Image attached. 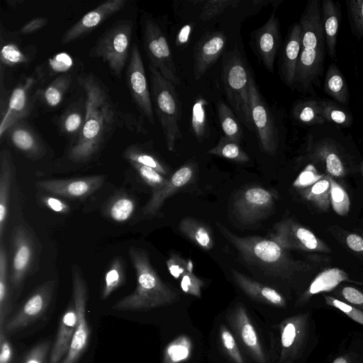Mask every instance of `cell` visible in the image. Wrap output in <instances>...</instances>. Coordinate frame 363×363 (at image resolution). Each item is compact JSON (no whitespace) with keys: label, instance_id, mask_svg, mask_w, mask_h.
I'll list each match as a JSON object with an SVG mask.
<instances>
[{"label":"cell","instance_id":"cell-61","mask_svg":"<svg viewBox=\"0 0 363 363\" xmlns=\"http://www.w3.org/2000/svg\"><path fill=\"white\" fill-rule=\"evenodd\" d=\"M4 328L0 329V363H9L12 359V347L6 338Z\"/></svg>","mask_w":363,"mask_h":363},{"label":"cell","instance_id":"cell-35","mask_svg":"<svg viewBox=\"0 0 363 363\" xmlns=\"http://www.w3.org/2000/svg\"><path fill=\"white\" fill-rule=\"evenodd\" d=\"M321 116L325 122L333 123L341 128L351 127L354 118L348 108L328 99H318Z\"/></svg>","mask_w":363,"mask_h":363},{"label":"cell","instance_id":"cell-51","mask_svg":"<svg viewBox=\"0 0 363 363\" xmlns=\"http://www.w3.org/2000/svg\"><path fill=\"white\" fill-rule=\"evenodd\" d=\"M331 184L327 179H322L315 182L310 189L303 192V196L309 201L318 202L323 208H327Z\"/></svg>","mask_w":363,"mask_h":363},{"label":"cell","instance_id":"cell-29","mask_svg":"<svg viewBox=\"0 0 363 363\" xmlns=\"http://www.w3.org/2000/svg\"><path fill=\"white\" fill-rule=\"evenodd\" d=\"M231 273L237 285L252 298L279 307L286 306L284 298L275 289L257 282L235 269H232Z\"/></svg>","mask_w":363,"mask_h":363},{"label":"cell","instance_id":"cell-30","mask_svg":"<svg viewBox=\"0 0 363 363\" xmlns=\"http://www.w3.org/2000/svg\"><path fill=\"white\" fill-rule=\"evenodd\" d=\"M323 90L332 100L342 105L348 104V86L342 73L335 63H331L326 70Z\"/></svg>","mask_w":363,"mask_h":363},{"label":"cell","instance_id":"cell-11","mask_svg":"<svg viewBox=\"0 0 363 363\" xmlns=\"http://www.w3.org/2000/svg\"><path fill=\"white\" fill-rule=\"evenodd\" d=\"M72 283L73 303L76 309L77 320L69 350L60 363H77L87 347L90 328L86 316L88 290L81 269L73 264L72 267Z\"/></svg>","mask_w":363,"mask_h":363},{"label":"cell","instance_id":"cell-38","mask_svg":"<svg viewBox=\"0 0 363 363\" xmlns=\"http://www.w3.org/2000/svg\"><path fill=\"white\" fill-rule=\"evenodd\" d=\"M72 74L66 73L57 76L45 88L40 91L44 102L50 107L59 106L72 83Z\"/></svg>","mask_w":363,"mask_h":363},{"label":"cell","instance_id":"cell-32","mask_svg":"<svg viewBox=\"0 0 363 363\" xmlns=\"http://www.w3.org/2000/svg\"><path fill=\"white\" fill-rule=\"evenodd\" d=\"M136 202L133 197L125 192H120L112 196L104 207V213L109 219L123 223L134 213Z\"/></svg>","mask_w":363,"mask_h":363},{"label":"cell","instance_id":"cell-2","mask_svg":"<svg viewBox=\"0 0 363 363\" xmlns=\"http://www.w3.org/2000/svg\"><path fill=\"white\" fill-rule=\"evenodd\" d=\"M298 23L302 29V41L294 86L301 92L312 94L315 87L320 86L327 52L321 1H308Z\"/></svg>","mask_w":363,"mask_h":363},{"label":"cell","instance_id":"cell-54","mask_svg":"<svg viewBox=\"0 0 363 363\" xmlns=\"http://www.w3.org/2000/svg\"><path fill=\"white\" fill-rule=\"evenodd\" d=\"M167 269L175 279H181L186 272H193V264L190 259L185 260L177 254L172 253L166 262Z\"/></svg>","mask_w":363,"mask_h":363},{"label":"cell","instance_id":"cell-24","mask_svg":"<svg viewBox=\"0 0 363 363\" xmlns=\"http://www.w3.org/2000/svg\"><path fill=\"white\" fill-rule=\"evenodd\" d=\"M16 179V168L12 155L6 149L0 153V242H4L6 223L13 184Z\"/></svg>","mask_w":363,"mask_h":363},{"label":"cell","instance_id":"cell-6","mask_svg":"<svg viewBox=\"0 0 363 363\" xmlns=\"http://www.w3.org/2000/svg\"><path fill=\"white\" fill-rule=\"evenodd\" d=\"M318 342L311 313H300L281 325L279 363H305Z\"/></svg>","mask_w":363,"mask_h":363},{"label":"cell","instance_id":"cell-43","mask_svg":"<svg viewBox=\"0 0 363 363\" xmlns=\"http://www.w3.org/2000/svg\"><path fill=\"white\" fill-rule=\"evenodd\" d=\"M208 153L222 157L237 162H247L250 158L243 151L239 143L223 136L218 143L213 148L208 150Z\"/></svg>","mask_w":363,"mask_h":363},{"label":"cell","instance_id":"cell-60","mask_svg":"<svg viewBox=\"0 0 363 363\" xmlns=\"http://www.w3.org/2000/svg\"><path fill=\"white\" fill-rule=\"evenodd\" d=\"M340 295L347 303L363 311V293L362 291L352 286H345L341 289Z\"/></svg>","mask_w":363,"mask_h":363},{"label":"cell","instance_id":"cell-48","mask_svg":"<svg viewBox=\"0 0 363 363\" xmlns=\"http://www.w3.org/2000/svg\"><path fill=\"white\" fill-rule=\"evenodd\" d=\"M45 74L43 76L41 82H44L46 74L55 76L68 73L69 69L73 66V60L71 56L65 52L59 53L50 58L45 64Z\"/></svg>","mask_w":363,"mask_h":363},{"label":"cell","instance_id":"cell-7","mask_svg":"<svg viewBox=\"0 0 363 363\" xmlns=\"http://www.w3.org/2000/svg\"><path fill=\"white\" fill-rule=\"evenodd\" d=\"M250 74L237 51L226 54L222 69V82L226 98L237 118L252 130L255 127L250 108Z\"/></svg>","mask_w":363,"mask_h":363},{"label":"cell","instance_id":"cell-64","mask_svg":"<svg viewBox=\"0 0 363 363\" xmlns=\"http://www.w3.org/2000/svg\"><path fill=\"white\" fill-rule=\"evenodd\" d=\"M191 30V26L190 25H186L182 27L176 38V44L177 46L183 45L186 43L189 40Z\"/></svg>","mask_w":363,"mask_h":363},{"label":"cell","instance_id":"cell-45","mask_svg":"<svg viewBox=\"0 0 363 363\" xmlns=\"http://www.w3.org/2000/svg\"><path fill=\"white\" fill-rule=\"evenodd\" d=\"M206 105L207 101L203 97H199L192 108L191 129L199 141H201L206 134Z\"/></svg>","mask_w":363,"mask_h":363},{"label":"cell","instance_id":"cell-1","mask_svg":"<svg viewBox=\"0 0 363 363\" xmlns=\"http://www.w3.org/2000/svg\"><path fill=\"white\" fill-rule=\"evenodd\" d=\"M78 82L84 92L86 117L82 131L68 150V159L75 163L89 161L102 149L116 129L123 123L102 82L92 73L83 74Z\"/></svg>","mask_w":363,"mask_h":363},{"label":"cell","instance_id":"cell-5","mask_svg":"<svg viewBox=\"0 0 363 363\" xmlns=\"http://www.w3.org/2000/svg\"><path fill=\"white\" fill-rule=\"evenodd\" d=\"M151 99L168 150L173 151L182 138L179 128L182 106L174 85L149 65Z\"/></svg>","mask_w":363,"mask_h":363},{"label":"cell","instance_id":"cell-47","mask_svg":"<svg viewBox=\"0 0 363 363\" xmlns=\"http://www.w3.org/2000/svg\"><path fill=\"white\" fill-rule=\"evenodd\" d=\"M191 344L185 337H181L171 342L165 350L163 363H177L188 357Z\"/></svg>","mask_w":363,"mask_h":363},{"label":"cell","instance_id":"cell-16","mask_svg":"<svg viewBox=\"0 0 363 363\" xmlns=\"http://www.w3.org/2000/svg\"><path fill=\"white\" fill-rule=\"evenodd\" d=\"M104 179V177L101 175L44 179L37 182L35 186L39 189L52 195L69 199H83L99 189Z\"/></svg>","mask_w":363,"mask_h":363},{"label":"cell","instance_id":"cell-4","mask_svg":"<svg viewBox=\"0 0 363 363\" xmlns=\"http://www.w3.org/2000/svg\"><path fill=\"white\" fill-rule=\"evenodd\" d=\"M216 226L243 259L251 264L275 275L284 274L291 267L284 248L275 241L257 236L240 237L218 222Z\"/></svg>","mask_w":363,"mask_h":363},{"label":"cell","instance_id":"cell-9","mask_svg":"<svg viewBox=\"0 0 363 363\" xmlns=\"http://www.w3.org/2000/svg\"><path fill=\"white\" fill-rule=\"evenodd\" d=\"M133 23L123 19L116 21L98 38L90 50L92 57H100L111 72L121 77L130 57Z\"/></svg>","mask_w":363,"mask_h":363},{"label":"cell","instance_id":"cell-40","mask_svg":"<svg viewBox=\"0 0 363 363\" xmlns=\"http://www.w3.org/2000/svg\"><path fill=\"white\" fill-rule=\"evenodd\" d=\"M218 116L224 136L230 140L240 143L243 133L235 113L228 105L220 100L217 105Z\"/></svg>","mask_w":363,"mask_h":363},{"label":"cell","instance_id":"cell-17","mask_svg":"<svg viewBox=\"0 0 363 363\" xmlns=\"http://www.w3.org/2000/svg\"><path fill=\"white\" fill-rule=\"evenodd\" d=\"M38 81L36 76L28 77L12 91L6 105L1 108V138L13 124L28 114L31 106V90Z\"/></svg>","mask_w":363,"mask_h":363},{"label":"cell","instance_id":"cell-26","mask_svg":"<svg viewBox=\"0 0 363 363\" xmlns=\"http://www.w3.org/2000/svg\"><path fill=\"white\" fill-rule=\"evenodd\" d=\"M77 316L73 301L62 316L48 363H60L66 356L76 330Z\"/></svg>","mask_w":363,"mask_h":363},{"label":"cell","instance_id":"cell-25","mask_svg":"<svg viewBox=\"0 0 363 363\" xmlns=\"http://www.w3.org/2000/svg\"><path fill=\"white\" fill-rule=\"evenodd\" d=\"M302 29L299 23H295L287 36L283 49L281 75L289 86L294 84L297 65L301 53Z\"/></svg>","mask_w":363,"mask_h":363},{"label":"cell","instance_id":"cell-19","mask_svg":"<svg viewBox=\"0 0 363 363\" xmlns=\"http://www.w3.org/2000/svg\"><path fill=\"white\" fill-rule=\"evenodd\" d=\"M226 38L220 32L205 34L196 43L194 53V74L199 79L216 62L225 46Z\"/></svg>","mask_w":363,"mask_h":363},{"label":"cell","instance_id":"cell-31","mask_svg":"<svg viewBox=\"0 0 363 363\" xmlns=\"http://www.w3.org/2000/svg\"><path fill=\"white\" fill-rule=\"evenodd\" d=\"M86 117L85 99L72 104L59 120V127L62 133L74 138V143L83 128Z\"/></svg>","mask_w":363,"mask_h":363},{"label":"cell","instance_id":"cell-33","mask_svg":"<svg viewBox=\"0 0 363 363\" xmlns=\"http://www.w3.org/2000/svg\"><path fill=\"white\" fill-rule=\"evenodd\" d=\"M179 230L198 246L208 250L213 247V238L210 228L191 217H185L179 225Z\"/></svg>","mask_w":363,"mask_h":363},{"label":"cell","instance_id":"cell-22","mask_svg":"<svg viewBox=\"0 0 363 363\" xmlns=\"http://www.w3.org/2000/svg\"><path fill=\"white\" fill-rule=\"evenodd\" d=\"M11 145L26 157L39 160L45 153V148L35 131L21 120L13 124L6 132Z\"/></svg>","mask_w":363,"mask_h":363},{"label":"cell","instance_id":"cell-8","mask_svg":"<svg viewBox=\"0 0 363 363\" xmlns=\"http://www.w3.org/2000/svg\"><path fill=\"white\" fill-rule=\"evenodd\" d=\"M40 248L38 239L28 226H14L11 238L9 278L16 294L21 292L25 280L36 269Z\"/></svg>","mask_w":363,"mask_h":363},{"label":"cell","instance_id":"cell-20","mask_svg":"<svg viewBox=\"0 0 363 363\" xmlns=\"http://www.w3.org/2000/svg\"><path fill=\"white\" fill-rule=\"evenodd\" d=\"M270 240L284 249L304 247L314 250L318 247V240L312 232L290 220L277 223L270 234Z\"/></svg>","mask_w":363,"mask_h":363},{"label":"cell","instance_id":"cell-12","mask_svg":"<svg viewBox=\"0 0 363 363\" xmlns=\"http://www.w3.org/2000/svg\"><path fill=\"white\" fill-rule=\"evenodd\" d=\"M126 82L138 109L143 117L154 124L153 106L145 67L138 45H132L125 71Z\"/></svg>","mask_w":363,"mask_h":363},{"label":"cell","instance_id":"cell-44","mask_svg":"<svg viewBox=\"0 0 363 363\" xmlns=\"http://www.w3.org/2000/svg\"><path fill=\"white\" fill-rule=\"evenodd\" d=\"M330 363H363V337H355L350 340Z\"/></svg>","mask_w":363,"mask_h":363},{"label":"cell","instance_id":"cell-41","mask_svg":"<svg viewBox=\"0 0 363 363\" xmlns=\"http://www.w3.org/2000/svg\"><path fill=\"white\" fill-rule=\"evenodd\" d=\"M123 157L130 163L134 162L151 167L162 175H167V170L162 162L153 154L144 150L139 145L128 146L123 152Z\"/></svg>","mask_w":363,"mask_h":363},{"label":"cell","instance_id":"cell-36","mask_svg":"<svg viewBox=\"0 0 363 363\" xmlns=\"http://www.w3.org/2000/svg\"><path fill=\"white\" fill-rule=\"evenodd\" d=\"M292 116L298 123L310 128L325 123L321 116L318 99L297 101L293 106Z\"/></svg>","mask_w":363,"mask_h":363},{"label":"cell","instance_id":"cell-10","mask_svg":"<svg viewBox=\"0 0 363 363\" xmlns=\"http://www.w3.org/2000/svg\"><path fill=\"white\" fill-rule=\"evenodd\" d=\"M142 37L150 65L174 85L180 83L167 40L159 25L148 16L143 17Z\"/></svg>","mask_w":363,"mask_h":363},{"label":"cell","instance_id":"cell-49","mask_svg":"<svg viewBox=\"0 0 363 363\" xmlns=\"http://www.w3.org/2000/svg\"><path fill=\"white\" fill-rule=\"evenodd\" d=\"M202 3L203 6L199 16L200 18L203 21H209L228 8L235 7L240 1L238 0H209Z\"/></svg>","mask_w":363,"mask_h":363},{"label":"cell","instance_id":"cell-13","mask_svg":"<svg viewBox=\"0 0 363 363\" xmlns=\"http://www.w3.org/2000/svg\"><path fill=\"white\" fill-rule=\"evenodd\" d=\"M249 91L252 119L260 145L264 152L274 155L278 147V128L251 74Z\"/></svg>","mask_w":363,"mask_h":363},{"label":"cell","instance_id":"cell-63","mask_svg":"<svg viewBox=\"0 0 363 363\" xmlns=\"http://www.w3.org/2000/svg\"><path fill=\"white\" fill-rule=\"evenodd\" d=\"M347 246L355 252L363 251V238L356 234H350L346 239Z\"/></svg>","mask_w":363,"mask_h":363},{"label":"cell","instance_id":"cell-62","mask_svg":"<svg viewBox=\"0 0 363 363\" xmlns=\"http://www.w3.org/2000/svg\"><path fill=\"white\" fill-rule=\"evenodd\" d=\"M48 21L45 18L38 17L35 18L28 22H27L18 31V33L21 35H27L30 34L33 32H35L45 25H47Z\"/></svg>","mask_w":363,"mask_h":363},{"label":"cell","instance_id":"cell-34","mask_svg":"<svg viewBox=\"0 0 363 363\" xmlns=\"http://www.w3.org/2000/svg\"><path fill=\"white\" fill-rule=\"evenodd\" d=\"M12 289L9 278V263L6 247L0 242V329L4 328L5 318L10 303V290Z\"/></svg>","mask_w":363,"mask_h":363},{"label":"cell","instance_id":"cell-18","mask_svg":"<svg viewBox=\"0 0 363 363\" xmlns=\"http://www.w3.org/2000/svg\"><path fill=\"white\" fill-rule=\"evenodd\" d=\"M126 3V0H108L100 4L84 15L64 33L61 39L62 43H69L84 36L119 11Z\"/></svg>","mask_w":363,"mask_h":363},{"label":"cell","instance_id":"cell-50","mask_svg":"<svg viewBox=\"0 0 363 363\" xmlns=\"http://www.w3.org/2000/svg\"><path fill=\"white\" fill-rule=\"evenodd\" d=\"M130 164L138 172L143 182L152 188V191L161 188L167 181L164 175L151 167L134 162Z\"/></svg>","mask_w":363,"mask_h":363},{"label":"cell","instance_id":"cell-53","mask_svg":"<svg viewBox=\"0 0 363 363\" xmlns=\"http://www.w3.org/2000/svg\"><path fill=\"white\" fill-rule=\"evenodd\" d=\"M325 303L345 313L354 322L363 325V311L359 308L330 296H324Z\"/></svg>","mask_w":363,"mask_h":363},{"label":"cell","instance_id":"cell-42","mask_svg":"<svg viewBox=\"0 0 363 363\" xmlns=\"http://www.w3.org/2000/svg\"><path fill=\"white\" fill-rule=\"evenodd\" d=\"M31 46L25 49L21 48L13 43L1 44L0 60L1 65L13 67L29 63L34 56V48L28 51Z\"/></svg>","mask_w":363,"mask_h":363},{"label":"cell","instance_id":"cell-21","mask_svg":"<svg viewBox=\"0 0 363 363\" xmlns=\"http://www.w3.org/2000/svg\"><path fill=\"white\" fill-rule=\"evenodd\" d=\"M194 172V169L191 163L184 164L177 169L161 188L152 191V196L143 209V213L150 216L155 215L167 198L192 180Z\"/></svg>","mask_w":363,"mask_h":363},{"label":"cell","instance_id":"cell-57","mask_svg":"<svg viewBox=\"0 0 363 363\" xmlns=\"http://www.w3.org/2000/svg\"><path fill=\"white\" fill-rule=\"evenodd\" d=\"M38 201L42 206L55 213L67 214L70 211V206L66 201L52 195L42 194Z\"/></svg>","mask_w":363,"mask_h":363},{"label":"cell","instance_id":"cell-55","mask_svg":"<svg viewBox=\"0 0 363 363\" xmlns=\"http://www.w3.org/2000/svg\"><path fill=\"white\" fill-rule=\"evenodd\" d=\"M222 345L226 354L235 363H244L242 357L232 333L224 325L220 330Z\"/></svg>","mask_w":363,"mask_h":363},{"label":"cell","instance_id":"cell-37","mask_svg":"<svg viewBox=\"0 0 363 363\" xmlns=\"http://www.w3.org/2000/svg\"><path fill=\"white\" fill-rule=\"evenodd\" d=\"M125 279L123 261L121 257H116L112 259L104 274L101 298L102 300L108 298L114 291L124 283Z\"/></svg>","mask_w":363,"mask_h":363},{"label":"cell","instance_id":"cell-28","mask_svg":"<svg viewBox=\"0 0 363 363\" xmlns=\"http://www.w3.org/2000/svg\"><path fill=\"white\" fill-rule=\"evenodd\" d=\"M233 325L245 347L257 363H266L257 333L252 325L243 306L236 308L232 318Z\"/></svg>","mask_w":363,"mask_h":363},{"label":"cell","instance_id":"cell-46","mask_svg":"<svg viewBox=\"0 0 363 363\" xmlns=\"http://www.w3.org/2000/svg\"><path fill=\"white\" fill-rule=\"evenodd\" d=\"M345 4L351 31L358 39H363V0H349Z\"/></svg>","mask_w":363,"mask_h":363},{"label":"cell","instance_id":"cell-56","mask_svg":"<svg viewBox=\"0 0 363 363\" xmlns=\"http://www.w3.org/2000/svg\"><path fill=\"white\" fill-rule=\"evenodd\" d=\"M203 281L193 272H186L181 278V288L186 294L200 298Z\"/></svg>","mask_w":363,"mask_h":363},{"label":"cell","instance_id":"cell-23","mask_svg":"<svg viewBox=\"0 0 363 363\" xmlns=\"http://www.w3.org/2000/svg\"><path fill=\"white\" fill-rule=\"evenodd\" d=\"M255 43L264 66L269 71L273 72L274 60L280 44L279 21L274 13L257 30Z\"/></svg>","mask_w":363,"mask_h":363},{"label":"cell","instance_id":"cell-39","mask_svg":"<svg viewBox=\"0 0 363 363\" xmlns=\"http://www.w3.org/2000/svg\"><path fill=\"white\" fill-rule=\"evenodd\" d=\"M347 279V277L342 271L337 268L327 269L313 280L308 291L304 294L303 298L307 299L312 295L330 291L340 282Z\"/></svg>","mask_w":363,"mask_h":363},{"label":"cell","instance_id":"cell-27","mask_svg":"<svg viewBox=\"0 0 363 363\" xmlns=\"http://www.w3.org/2000/svg\"><path fill=\"white\" fill-rule=\"evenodd\" d=\"M342 18L341 4L333 0L321 1V21L325 39L327 53L337 60V37Z\"/></svg>","mask_w":363,"mask_h":363},{"label":"cell","instance_id":"cell-52","mask_svg":"<svg viewBox=\"0 0 363 363\" xmlns=\"http://www.w3.org/2000/svg\"><path fill=\"white\" fill-rule=\"evenodd\" d=\"M330 196L334 211L339 215H346L350 208V199L347 192L335 181L330 179Z\"/></svg>","mask_w":363,"mask_h":363},{"label":"cell","instance_id":"cell-59","mask_svg":"<svg viewBox=\"0 0 363 363\" xmlns=\"http://www.w3.org/2000/svg\"><path fill=\"white\" fill-rule=\"evenodd\" d=\"M322 176L317 172L313 164H308L294 181L293 185L296 187H305L314 184Z\"/></svg>","mask_w":363,"mask_h":363},{"label":"cell","instance_id":"cell-15","mask_svg":"<svg viewBox=\"0 0 363 363\" xmlns=\"http://www.w3.org/2000/svg\"><path fill=\"white\" fill-rule=\"evenodd\" d=\"M274 194L260 186L245 189L234 201L237 218L245 223H253L264 218L274 202Z\"/></svg>","mask_w":363,"mask_h":363},{"label":"cell","instance_id":"cell-14","mask_svg":"<svg viewBox=\"0 0 363 363\" xmlns=\"http://www.w3.org/2000/svg\"><path fill=\"white\" fill-rule=\"evenodd\" d=\"M55 284L47 281L38 286L18 311L6 323V333L18 331L42 316L53 298Z\"/></svg>","mask_w":363,"mask_h":363},{"label":"cell","instance_id":"cell-58","mask_svg":"<svg viewBox=\"0 0 363 363\" xmlns=\"http://www.w3.org/2000/svg\"><path fill=\"white\" fill-rule=\"evenodd\" d=\"M49 348L48 342L38 344L29 351L22 363H47Z\"/></svg>","mask_w":363,"mask_h":363},{"label":"cell","instance_id":"cell-3","mask_svg":"<svg viewBox=\"0 0 363 363\" xmlns=\"http://www.w3.org/2000/svg\"><path fill=\"white\" fill-rule=\"evenodd\" d=\"M128 255L135 269L136 286L131 294L118 300L113 309L119 311L150 309L177 300V293L160 279L145 250L132 246Z\"/></svg>","mask_w":363,"mask_h":363}]
</instances>
